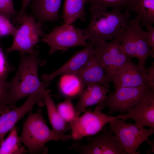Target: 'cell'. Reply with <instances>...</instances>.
Wrapping results in <instances>:
<instances>
[{
  "instance_id": "cell-10",
  "label": "cell",
  "mask_w": 154,
  "mask_h": 154,
  "mask_svg": "<svg viewBox=\"0 0 154 154\" xmlns=\"http://www.w3.org/2000/svg\"><path fill=\"white\" fill-rule=\"evenodd\" d=\"M86 143L72 144L69 149L82 154H124L115 136L104 131L94 137H88Z\"/></svg>"
},
{
  "instance_id": "cell-31",
  "label": "cell",
  "mask_w": 154,
  "mask_h": 154,
  "mask_svg": "<svg viewBox=\"0 0 154 154\" xmlns=\"http://www.w3.org/2000/svg\"><path fill=\"white\" fill-rule=\"evenodd\" d=\"M147 32V41L151 48L153 55L154 56V27L152 25L146 26Z\"/></svg>"
},
{
  "instance_id": "cell-25",
  "label": "cell",
  "mask_w": 154,
  "mask_h": 154,
  "mask_svg": "<svg viewBox=\"0 0 154 154\" xmlns=\"http://www.w3.org/2000/svg\"><path fill=\"white\" fill-rule=\"evenodd\" d=\"M135 0H87L90 5H94L106 8L125 9L131 11Z\"/></svg>"
},
{
  "instance_id": "cell-6",
  "label": "cell",
  "mask_w": 154,
  "mask_h": 154,
  "mask_svg": "<svg viewBox=\"0 0 154 154\" xmlns=\"http://www.w3.org/2000/svg\"><path fill=\"white\" fill-rule=\"evenodd\" d=\"M88 40L84 29L75 27L72 24L64 23L56 27L41 40L50 46L49 54L60 50L66 51L71 47L88 44Z\"/></svg>"
},
{
  "instance_id": "cell-7",
  "label": "cell",
  "mask_w": 154,
  "mask_h": 154,
  "mask_svg": "<svg viewBox=\"0 0 154 154\" xmlns=\"http://www.w3.org/2000/svg\"><path fill=\"white\" fill-rule=\"evenodd\" d=\"M21 24L14 36L11 46L7 50V53L17 50L20 54H31L34 46L40 41V37H43L45 35L42 23L36 22L32 16L27 15L26 13L23 17Z\"/></svg>"
},
{
  "instance_id": "cell-8",
  "label": "cell",
  "mask_w": 154,
  "mask_h": 154,
  "mask_svg": "<svg viewBox=\"0 0 154 154\" xmlns=\"http://www.w3.org/2000/svg\"><path fill=\"white\" fill-rule=\"evenodd\" d=\"M101 112L96 108L93 111L85 109L83 115L76 116L69 123L72 139L79 140L84 137L96 135L106 124L116 118Z\"/></svg>"
},
{
  "instance_id": "cell-3",
  "label": "cell",
  "mask_w": 154,
  "mask_h": 154,
  "mask_svg": "<svg viewBox=\"0 0 154 154\" xmlns=\"http://www.w3.org/2000/svg\"><path fill=\"white\" fill-rule=\"evenodd\" d=\"M19 137L28 149L30 154L47 153L48 149L45 146L50 141H66L72 139L71 135H58L51 130L40 110L36 113H30L23 123Z\"/></svg>"
},
{
  "instance_id": "cell-2",
  "label": "cell",
  "mask_w": 154,
  "mask_h": 154,
  "mask_svg": "<svg viewBox=\"0 0 154 154\" xmlns=\"http://www.w3.org/2000/svg\"><path fill=\"white\" fill-rule=\"evenodd\" d=\"M38 46L33 52L26 55L20 54L19 65L15 75L7 82L10 103L14 108L19 100L39 90H45L51 81H40L38 75V68L43 66L46 61L39 58Z\"/></svg>"
},
{
  "instance_id": "cell-18",
  "label": "cell",
  "mask_w": 154,
  "mask_h": 154,
  "mask_svg": "<svg viewBox=\"0 0 154 154\" xmlns=\"http://www.w3.org/2000/svg\"><path fill=\"white\" fill-rule=\"evenodd\" d=\"M29 6L33 16L41 23L53 21L59 19L58 15L62 0H32Z\"/></svg>"
},
{
  "instance_id": "cell-24",
  "label": "cell",
  "mask_w": 154,
  "mask_h": 154,
  "mask_svg": "<svg viewBox=\"0 0 154 154\" xmlns=\"http://www.w3.org/2000/svg\"><path fill=\"white\" fill-rule=\"evenodd\" d=\"M118 38L121 46L128 58L130 59L135 58V37L132 28L130 24L129 23L123 33Z\"/></svg>"
},
{
  "instance_id": "cell-5",
  "label": "cell",
  "mask_w": 154,
  "mask_h": 154,
  "mask_svg": "<svg viewBox=\"0 0 154 154\" xmlns=\"http://www.w3.org/2000/svg\"><path fill=\"white\" fill-rule=\"evenodd\" d=\"M115 90L114 93L107 96L104 100L97 104L96 108L102 111L107 107L110 114L115 112L125 113L138 104L151 90L147 85L119 87Z\"/></svg>"
},
{
  "instance_id": "cell-22",
  "label": "cell",
  "mask_w": 154,
  "mask_h": 154,
  "mask_svg": "<svg viewBox=\"0 0 154 154\" xmlns=\"http://www.w3.org/2000/svg\"><path fill=\"white\" fill-rule=\"evenodd\" d=\"M131 11L140 19L141 27L154 23V0H135Z\"/></svg>"
},
{
  "instance_id": "cell-30",
  "label": "cell",
  "mask_w": 154,
  "mask_h": 154,
  "mask_svg": "<svg viewBox=\"0 0 154 154\" xmlns=\"http://www.w3.org/2000/svg\"><path fill=\"white\" fill-rule=\"evenodd\" d=\"M10 70L4 54L0 48V78L7 77Z\"/></svg>"
},
{
  "instance_id": "cell-21",
  "label": "cell",
  "mask_w": 154,
  "mask_h": 154,
  "mask_svg": "<svg viewBox=\"0 0 154 154\" xmlns=\"http://www.w3.org/2000/svg\"><path fill=\"white\" fill-rule=\"evenodd\" d=\"M86 2L87 0H65L62 16L64 23L72 24L78 19L84 21Z\"/></svg>"
},
{
  "instance_id": "cell-29",
  "label": "cell",
  "mask_w": 154,
  "mask_h": 154,
  "mask_svg": "<svg viewBox=\"0 0 154 154\" xmlns=\"http://www.w3.org/2000/svg\"><path fill=\"white\" fill-rule=\"evenodd\" d=\"M18 14L14 8L13 0H0V14L10 19L15 18Z\"/></svg>"
},
{
  "instance_id": "cell-1",
  "label": "cell",
  "mask_w": 154,
  "mask_h": 154,
  "mask_svg": "<svg viewBox=\"0 0 154 154\" xmlns=\"http://www.w3.org/2000/svg\"><path fill=\"white\" fill-rule=\"evenodd\" d=\"M107 9L94 5H90L89 9L90 21L84 30L94 48L103 42L119 37L129 25L130 11L125 10L123 12L119 9L109 11Z\"/></svg>"
},
{
  "instance_id": "cell-14",
  "label": "cell",
  "mask_w": 154,
  "mask_h": 154,
  "mask_svg": "<svg viewBox=\"0 0 154 154\" xmlns=\"http://www.w3.org/2000/svg\"><path fill=\"white\" fill-rule=\"evenodd\" d=\"M94 52L93 46L89 41L84 49L77 52L61 67L51 73L42 75L41 79L43 81H51L58 76L76 73L88 62L94 54Z\"/></svg>"
},
{
  "instance_id": "cell-17",
  "label": "cell",
  "mask_w": 154,
  "mask_h": 154,
  "mask_svg": "<svg viewBox=\"0 0 154 154\" xmlns=\"http://www.w3.org/2000/svg\"><path fill=\"white\" fill-rule=\"evenodd\" d=\"M110 88L102 85L90 84L84 88L79 96L78 101L75 107L76 114L78 116L88 106L102 102L110 92Z\"/></svg>"
},
{
  "instance_id": "cell-32",
  "label": "cell",
  "mask_w": 154,
  "mask_h": 154,
  "mask_svg": "<svg viewBox=\"0 0 154 154\" xmlns=\"http://www.w3.org/2000/svg\"><path fill=\"white\" fill-rule=\"evenodd\" d=\"M32 0H22L21 7L18 16L13 19V22L16 23L19 27L21 23L23 17L26 13L25 9L29 4Z\"/></svg>"
},
{
  "instance_id": "cell-26",
  "label": "cell",
  "mask_w": 154,
  "mask_h": 154,
  "mask_svg": "<svg viewBox=\"0 0 154 154\" xmlns=\"http://www.w3.org/2000/svg\"><path fill=\"white\" fill-rule=\"evenodd\" d=\"M6 77L0 78V114L6 113L12 109L9 91Z\"/></svg>"
},
{
  "instance_id": "cell-16",
  "label": "cell",
  "mask_w": 154,
  "mask_h": 154,
  "mask_svg": "<svg viewBox=\"0 0 154 154\" xmlns=\"http://www.w3.org/2000/svg\"><path fill=\"white\" fill-rule=\"evenodd\" d=\"M129 23L131 26L134 34L135 44V58L138 60V66L145 70L146 60L149 56L154 58L151 48L147 41V32L143 31L140 25V18L137 16L129 19Z\"/></svg>"
},
{
  "instance_id": "cell-11",
  "label": "cell",
  "mask_w": 154,
  "mask_h": 154,
  "mask_svg": "<svg viewBox=\"0 0 154 154\" xmlns=\"http://www.w3.org/2000/svg\"><path fill=\"white\" fill-rule=\"evenodd\" d=\"M50 91L39 90L29 96L24 103L19 107H16L0 116V145L5 137L14 127L17 122L28 112L31 111L36 104H44L46 96L49 95Z\"/></svg>"
},
{
  "instance_id": "cell-33",
  "label": "cell",
  "mask_w": 154,
  "mask_h": 154,
  "mask_svg": "<svg viewBox=\"0 0 154 154\" xmlns=\"http://www.w3.org/2000/svg\"><path fill=\"white\" fill-rule=\"evenodd\" d=\"M147 81L151 90H154V64L148 69Z\"/></svg>"
},
{
  "instance_id": "cell-13",
  "label": "cell",
  "mask_w": 154,
  "mask_h": 154,
  "mask_svg": "<svg viewBox=\"0 0 154 154\" xmlns=\"http://www.w3.org/2000/svg\"><path fill=\"white\" fill-rule=\"evenodd\" d=\"M148 69H141L131 59H128L118 69L111 82L115 89L119 87L148 85L147 81Z\"/></svg>"
},
{
  "instance_id": "cell-19",
  "label": "cell",
  "mask_w": 154,
  "mask_h": 154,
  "mask_svg": "<svg viewBox=\"0 0 154 154\" xmlns=\"http://www.w3.org/2000/svg\"><path fill=\"white\" fill-rule=\"evenodd\" d=\"M62 75L59 84L61 95L71 99L79 97L85 88L79 77L75 73Z\"/></svg>"
},
{
  "instance_id": "cell-34",
  "label": "cell",
  "mask_w": 154,
  "mask_h": 154,
  "mask_svg": "<svg viewBox=\"0 0 154 154\" xmlns=\"http://www.w3.org/2000/svg\"><path fill=\"white\" fill-rule=\"evenodd\" d=\"M148 141V144H149L151 146V147H152V152H153V151L154 152V147H153V144L154 143H153V141H151V140H148V139L147 140Z\"/></svg>"
},
{
  "instance_id": "cell-4",
  "label": "cell",
  "mask_w": 154,
  "mask_h": 154,
  "mask_svg": "<svg viewBox=\"0 0 154 154\" xmlns=\"http://www.w3.org/2000/svg\"><path fill=\"white\" fill-rule=\"evenodd\" d=\"M109 129L115 133L121 149L129 154H140L137 151V149L154 133V128H140L135 123L117 118L110 123Z\"/></svg>"
},
{
  "instance_id": "cell-12",
  "label": "cell",
  "mask_w": 154,
  "mask_h": 154,
  "mask_svg": "<svg viewBox=\"0 0 154 154\" xmlns=\"http://www.w3.org/2000/svg\"><path fill=\"white\" fill-rule=\"evenodd\" d=\"M116 117L124 121L134 120L140 128L148 126L154 128V90H151L127 114Z\"/></svg>"
},
{
  "instance_id": "cell-23",
  "label": "cell",
  "mask_w": 154,
  "mask_h": 154,
  "mask_svg": "<svg viewBox=\"0 0 154 154\" xmlns=\"http://www.w3.org/2000/svg\"><path fill=\"white\" fill-rule=\"evenodd\" d=\"M19 129L14 127L9 135L0 145V154H24L29 153L28 150L22 146L18 136Z\"/></svg>"
},
{
  "instance_id": "cell-9",
  "label": "cell",
  "mask_w": 154,
  "mask_h": 154,
  "mask_svg": "<svg viewBox=\"0 0 154 154\" xmlns=\"http://www.w3.org/2000/svg\"><path fill=\"white\" fill-rule=\"evenodd\" d=\"M94 55L104 68L109 83L119 68L129 58L122 50L119 38L103 42L94 48Z\"/></svg>"
},
{
  "instance_id": "cell-28",
  "label": "cell",
  "mask_w": 154,
  "mask_h": 154,
  "mask_svg": "<svg viewBox=\"0 0 154 154\" xmlns=\"http://www.w3.org/2000/svg\"><path fill=\"white\" fill-rule=\"evenodd\" d=\"M10 19L0 14V37L15 35L17 29L13 25Z\"/></svg>"
},
{
  "instance_id": "cell-27",
  "label": "cell",
  "mask_w": 154,
  "mask_h": 154,
  "mask_svg": "<svg viewBox=\"0 0 154 154\" xmlns=\"http://www.w3.org/2000/svg\"><path fill=\"white\" fill-rule=\"evenodd\" d=\"M56 108L62 117L69 123L77 116L75 107L70 99L66 98L64 101L58 104Z\"/></svg>"
},
{
  "instance_id": "cell-15",
  "label": "cell",
  "mask_w": 154,
  "mask_h": 154,
  "mask_svg": "<svg viewBox=\"0 0 154 154\" xmlns=\"http://www.w3.org/2000/svg\"><path fill=\"white\" fill-rule=\"evenodd\" d=\"M76 74L84 87L94 84L110 88L103 66L93 54Z\"/></svg>"
},
{
  "instance_id": "cell-20",
  "label": "cell",
  "mask_w": 154,
  "mask_h": 154,
  "mask_svg": "<svg viewBox=\"0 0 154 154\" xmlns=\"http://www.w3.org/2000/svg\"><path fill=\"white\" fill-rule=\"evenodd\" d=\"M44 102L46 107L49 121L52 127V131L58 135H65L66 132L70 130L69 123L60 115L49 95L46 96Z\"/></svg>"
}]
</instances>
